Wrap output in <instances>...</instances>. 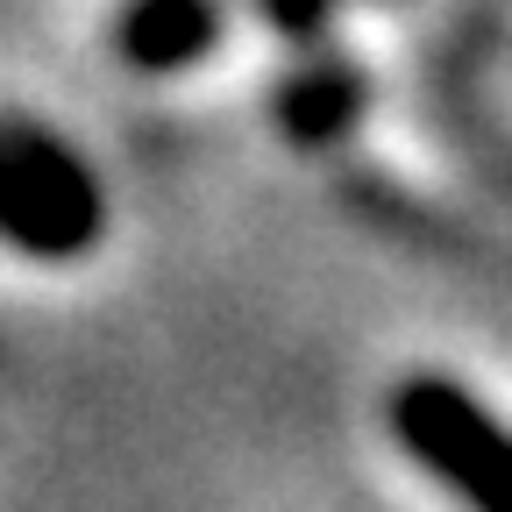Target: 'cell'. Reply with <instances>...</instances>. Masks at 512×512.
<instances>
[{"instance_id": "6da1fadb", "label": "cell", "mask_w": 512, "mask_h": 512, "mask_svg": "<svg viewBox=\"0 0 512 512\" xmlns=\"http://www.w3.org/2000/svg\"><path fill=\"white\" fill-rule=\"evenodd\" d=\"M392 427L413 448V463L434 470L448 491H463L477 512H512V434L441 377H413L392 392Z\"/></svg>"}, {"instance_id": "7a4b0ae2", "label": "cell", "mask_w": 512, "mask_h": 512, "mask_svg": "<svg viewBox=\"0 0 512 512\" xmlns=\"http://www.w3.org/2000/svg\"><path fill=\"white\" fill-rule=\"evenodd\" d=\"M0 235L29 256H79L100 235L93 178L36 128H0Z\"/></svg>"}, {"instance_id": "3957f363", "label": "cell", "mask_w": 512, "mask_h": 512, "mask_svg": "<svg viewBox=\"0 0 512 512\" xmlns=\"http://www.w3.org/2000/svg\"><path fill=\"white\" fill-rule=\"evenodd\" d=\"M214 0H136L121 15V57L143 72H178L214 43Z\"/></svg>"}, {"instance_id": "277c9868", "label": "cell", "mask_w": 512, "mask_h": 512, "mask_svg": "<svg viewBox=\"0 0 512 512\" xmlns=\"http://www.w3.org/2000/svg\"><path fill=\"white\" fill-rule=\"evenodd\" d=\"M349 107H356V79H342V72H313L285 93V114H292L299 136H335L349 121Z\"/></svg>"}, {"instance_id": "5b68a950", "label": "cell", "mask_w": 512, "mask_h": 512, "mask_svg": "<svg viewBox=\"0 0 512 512\" xmlns=\"http://www.w3.org/2000/svg\"><path fill=\"white\" fill-rule=\"evenodd\" d=\"M271 15H278V22H292V29H306V22L320 15V0H271Z\"/></svg>"}]
</instances>
